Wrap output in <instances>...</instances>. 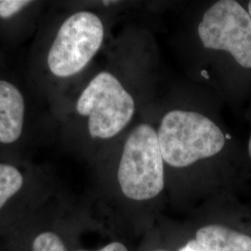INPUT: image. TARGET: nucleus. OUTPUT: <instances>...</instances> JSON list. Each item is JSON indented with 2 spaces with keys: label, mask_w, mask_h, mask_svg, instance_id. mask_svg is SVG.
I'll use <instances>...</instances> for the list:
<instances>
[{
  "label": "nucleus",
  "mask_w": 251,
  "mask_h": 251,
  "mask_svg": "<svg viewBox=\"0 0 251 251\" xmlns=\"http://www.w3.org/2000/svg\"><path fill=\"white\" fill-rule=\"evenodd\" d=\"M98 251H128L127 249L126 248L125 246L122 243L114 242L111 243L107 245L106 247H104L103 249L100 250Z\"/></svg>",
  "instance_id": "obj_11"
},
{
  "label": "nucleus",
  "mask_w": 251,
  "mask_h": 251,
  "mask_svg": "<svg viewBox=\"0 0 251 251\" xmlns=\"http://www.w3.org/2000/svg\"><path fill=\"white\" fill-rule=\"evenodd\" d=\"M249 154L251 156V138H250V141H249Z\"/></svg>",
  "instance_id": "obj_14"
},
{
  "label": "nucleus",
  "mask_w": 251,
  "mask_h": 251,
  "mask_svg": "<svg viewBox=\"0 0 251 251\" xmlns=\"http://www.w3.org/2000/svg\"></svg>",
  "instance_id": "obj_15"
},
{
  "label": "nucleus",
  "mask_w": 251,
  "mask_h": 251,
  "mask_svg": "<svg viewBox=\"0 0 251 251\" xmlns=\"http://www.w3.org/2000/svg\"><path fill=\"white\" fill-rule=\"evenodd\" d=\"M31 3L27 0H0V17L9 18Z\"/></svg>",
  "instance_id": "obj_10"
},
{
  "label": "nucleus",
  "mask_w": 251,
  "mask_h": 251,
  "mask_svg": "<svg viewBox=\"0 0 251 251\" xmlns=\"http://www.w3.org/2000/svg\"><path fill=\"white\" fill-rule=\"evenodd\" d=\"M179 251H206L198 242L197 240L189 241L184 247H182Z\"/></svg>",
  "instance_id": "obj_12"
},
{
  "label": "nucleus",
  "mask_w": 251,
  "mask_h": 251,
  "mask_svg": "<svg viewBox=\"0 0 251 251\" xmlns=\"http://www.w3.org/2000/svg\"><path fill=\"white\" fill-rule=\"evenodd\" d=\"M33 251H67L63 240L56 233L46 232L37 235L33 242Z\"/></svg>",
  "instance_id": "obj_9"
},
{
  "label": "nucleus",
  "mask_w": 251,
  "mask_h": 251,
  "mask_svg": "<svg viewBox=\"0 0 251 251\" xmlns=\"http://www.w3.org/2000/svg\"><path fill=\"white\" fill-rule=\"evenodd\" d=\"M157 140L164 162L173 168H185L212 157L225 145L223 130L198 112L172 110L162 118Z\"/></svg>",
  "instance_id": "obj_1"
},
{
  "label": "nucleus",
  "mask_w": 251,
  "mask_h": 251,
  "mask_svg": "<svg viewBox=\"0 0 251 251\" xmlns=\"http://www.w3.org/2000/svg\"><path fill=\"white\" fill-rule=\"evenodd\" d=\"M197 242L206 251H251V237L226 226L211 225L200 228Z\"/></svg>",
  "instance_id": "obj_7"
},
{
  "label": "nucleus",
  "mask_w": 251,
  "mask_h": 251,
  "mask_svg": "<svg viewBox=\"0 0 251 251\" xmlns=\"http://www.w3.org/2000/svg\"><path fill=\"white\" fill-rule=\"evenodd\" d=\"M103 37L102 22L95 13H74L63 22L49 51L50 72L59 77L81 72L98 52Z\"/></svg>",
  "instance_id": "obj_4"
},
{
  "label": "nucleus",
  "mask_w": 251,
  "mask_h": 251,
  "mask_svg": "<svg viewBox=\"0 0 251 251\" xmlns=\"http://www.w3.org/2000/svg\"><path fill=\"white\" fill-rule=\"evenodd\" d=\"M248 13H249V15L251 18V1L249 2V5H248Z\"/></svg>",
  "instance_id": "obj_13"
},
{
  "label": "nucleus",
  "mask_w": 251,
  "mask_h": 251,
  "mask_svg": "<svg viewBox=\"0 0 251 251\" xmlns=\"http://www.w3.org/2000/svg\"><path fill=\"white\" fill-rule=\"evenodd\" d=\"M76 111L88 117L92 138L107 140L117 136L131 121L135 101L114 75L100 72L81 93Z\"/></svg>",
  "instance_id": "obj_3"
},
{
  "label": "nucleus",
  "mask_w": 251,
  "mask_h": 251,
  "mask_svg": "<svg viewBox=\"0 0 251 251\" xmlns=\"http://www.w3.org/2000/svg\"><path fill=\"white\" fill-rule=\"evenodd\" d=\"M202 45L232 55L243 68L251 69V18L234 0H220L206 9L198 28Z\"/></svg>",
  "instance_id": "obj_5"
},
{
  "label": "nucleus",
  "mask_w": 251,
  "mask_h": 251,
  "mask_svg": "<svg viewBox=\"0 0 251 251\" xmlns=\"http://www.w3.org/2000/svg\"><path fill=\"white\" fill-rule=\"evenodd\" d=\"M164 159L152 126L140 124L126 140L117 179L126 198L144 201L157 197L165 186Z\"/></svg>",
  "instance_id": "obj_2"
},
{
  "label": "nucleus",
  "mask_w": 251,
  "mask_h": 251,
  "mask_svg": "<svg viewBox=\"0 0 251 251\" xmlns=\"http://www.w3.org/2000/svg\"><path fill=\"white\" fill-rule=\"evenodd\" d=\"M24 184L21 172L13 166L0 164V209Z\"/></svg>",
  "instance_id": "obj_8"
},
{
  "label": "nucleus",
  "mask_w": 251,
  "mask_h": 251,
  "mask_svg": "<svg viewBox=\"0 0 251 251\" xmlns=\"http://www.w3.org/2000/svg\"><path fill=\"white\" fill-rule=\"evenodd\" d=\"M25 100L21 91L8 81L0 80V143L12 144L23 132Z\"/></svg>",
  "instance_id": "obj_6"
}]
</instances>
